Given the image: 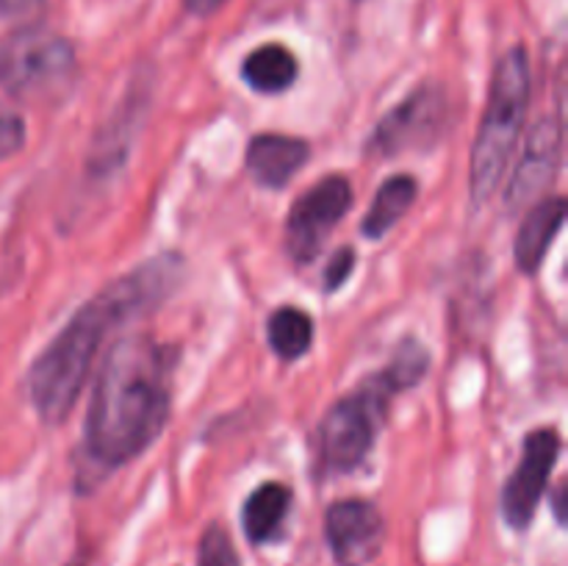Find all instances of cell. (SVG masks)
I'll return each instance as SVG.
<instances>
[{
	"mask_svg": "<svg viewBox=\"0 0 568 566\" xmlns=\"http://www.w3.org/2000/svg\"><path fill=\"white\" fill-rule=\"evenodd\" d=\"M527 103H530V59L527 50L516 44L497 61L486 114L471 148L469 192L475 205H483L497 192L525 128Z\"/></svg>",
	"mask_w": 568,
	"mask_h": 566,
	"instance_id": "3957f363",
	"label": "cell"
},
{
	"mask_svg": "<svg viewBox=\"0 0 568 566\" xmlns=\"http://www.w3.org/2000/svg\"><path fill=\"white\" fill-rule=\"evenodd\" d=\"M353 205V186L344 175L322 178L292 205L286 220V250L297 264H311L333 228Z\"/></svg>",
	"mask_w": 568,
	"mask_h": 566,
	"instance_id": "8992f818",
	"label": "cell"
},
{
	"mask_svg": "<svg viewBox=\"0 0 568 566\" xmlns=\"http://www.w3.org/2000/svg\"><path fill=\"white\" fill-rule=\"evenodd\" d=\"M308 155L311 148L305 139L283 137V133H258L247 148V166L261 186L281 189L297 175Z\"/></svg>",
	"mask_w": 568,
	"mask_h": 566,
	"instance_id": "8fae6325",
	"label": "cell"
},
{
	"mask_svg": "<svg viewBox=\"0 0 568 566\" xmlns=\"http://www.w3.org/2000/svg\"><path fill=\"white\" fill-rule=\"evenodd\" d=\"M181 272L183 264L178 255H161L122 275L78 309L64 331L33 361L28 375L31 403L48 425H59L70 416L103 338L116 325H125L128 320L161 303L181 281Z\"/></svg>",
	"mask_w": 568,
	"mask_h": 566,
	"instance_id": "6da1fadb",
	"label": "cell"
},
{
	"mask_svg": "<svg viewBox=\"0 0 568 566\" xmlns=\"http://www.w3.org/2000/svg\"><path fill=\"white\" fill-rule=\"evenodd\" d=\"M26 144V122L17 111L0 109V161L11 159Z\"/></svg>",
	"mask_w": 568,
	"mask_h": 566,
	"instance_id": "d6986e66",
	"label": "cell"
},
{
	"mask_svg": "<svg viewBox=\"0 0 568 566\" xmlns=\"http://www.w3.org/2000/svg\"><path fill=\"white\" fill-rule=\"evenodd\" d=\"M449 100L442 87H419L410 92L394 111L381 120L377 131L366 142V153L372 155H399L405 150L430 144L447 125Z\"/></svg>",
	"mask_w": 568,
	"mask_h": 566,
	"instance_id": "52a82bcc",
	"label": "cell"
},
{
	"mask_svg": "<svg viewBox=\"0 0 568 566\" xmlns=\"http://www.w3.org/2000/svg\"><path fill=\"white\" fill-rule=\"evenodd\" d=\"M355 270V250L338 247L325 266V292H338Z\"/></svg>",
	"mask_w": 568,
	"mask_h": 566,
	"instance_id": "ffe728a7",
	"label": "cell"
},
{
	"mask_svg": "<svg viewBox=\"0 0 568 566\" xmlns=\"http://www.w3.org/2000/svg\"><path fill=\"white\" fill-rule=\"evenodd\" d=\"M72 72L75 48L59 33L22 26L0 39V87L14 98H55Z\"/></svg>",
	"mask_w": 568,
	"mask_h": 566,
	"instance_id": "5b68a950",
	"label": "cell"
},
{
	"mask_svg": "<svg viewBox=\"0 0 568 566\" xmlns=\"http://www.w3.org/2000/svg\"><path fill=\"white\" fill-rule=\"evenodd\" d=\"M300 75V61L286 44H261L244 59L242 78L250 89L261 94H281L294 87Z\"/></svg>",
	"mask_w": 568,
	"mask_h": 566,
	"instance_id": "5bb4252c",
	"label": "cell"
},
{
	"mask_svg": "<svg viewBox=\"0 0 568 566\" xmlns=\"http://www.w3.org/2000/svg\"><path fill=\"white\" fill-rule=\"evenodd\" d=\"M560 137H564V131H560L558 120H541L532 128L525 142V155L516 164L508 192H505L508 211L525 209L552 183L560 161Z\"/></svg>",
	"mask_w": 568,
	"mask_h": 566,
	"instance_id": "30bf717a",
	"label": "cell"
},
{
	"mask_svg": "<svg viewBox=\"0 0 568 566\" xmlns=\"http://www.w3.org/2000/svg\"><path fill=\"white\" fill-rule=\"evenodd\" d=\"M397 388L386 375H375L358 392L331 405L320 427V464L325 475H344L364 464Z\"/></svg>",
	"mask_w": 568,
	"mask_h": 566,
	"instance_id": "277c9868",
	"label": "cell"
},
{
	"mask_svg": "<svg viewBox=\"0 0 568 566\" xmlns=\"http://www.w3.org/2000/svg\"><path fill=\"white\" fill-rule=\"evenodd\" d=\"M266 338H270V347L275 350L277 358L297 361L314 344V320L303 309L283 305L266 322Z\"/></svg>",
	"mask_w": 568,
	"mask_h": 566,
	"instance_id": "2e32d148",
	"label": "cell"
},
{
	"mask_svg": "<svg viewBox=\"0 0 568 566\" xmlns=\"http://www.w3.org/2000/svg\"><path fill=\"white\" fill-rule=\"evenodd\" d=\"M292 488L286 483L270 481L255 488L242 511L244 536L253 544H270L283 533L286 516L292 511Z\"/></svg>",
	"mask_w": 568,
	"mask_h": 566,
	"instance_id": "4fadbf2b",
	"label": "cell"
},
{
	"mask_svg": "<svg viewBox=\"0 0 568 566\" xmlns=\"http://www.w3.org/2000/svg\"><path fill=\"white\" fill-rule=\"evenodd\" d=\"M566 222V200L564 198H547L541 203L532 205L525 214V222L516 236V266L527 275H536L541 270L544 259H547L549 247H552L555 236L560 233Z\"/></svg>",
	"mask_w": 568,
	"mask_h": 566,
	"instance_id": "7c38bea8",
	"label": "cell"
},
{
	"mask_svg": "<svg viewBox=\"0 0 568 566\" xmlns=\"http://www.w3.org/2000/svg\"><path fill=\"white\" fill-rule=\"evenodd\" d=\"M416 200V181L410 175H394L377 189L369 211H366L361 231L366 239H383L414 205Z\"/></svg>",
	"mask_w": 568,
	"mask_h": 566,
	"instance_id": "9a60e30c",
	"label": "cell"
},
{
	"mask_svg": "<svg viewBox=\"0 0 568 566\" xmlns=\"http://www.w3.org/2000/svg\"><path fill=\"white\" fill-rule=\"evenodd\" d=\"M560 455V433L555 427H538L521 444V461L499 494V511L514 530L530 527L544 494L549 475Z\"/></svg>",
	"mask_w": 568,
	"mask_h": 566,
	"instance_id": "ba28073f",
	"label": "cell"
},
{
	"mask_svg": "<svg viewBox=\"0 0 568 566\" xmlns=\"http://www.w3.org/2000/svg\"><path fill=\"white\" fill-rule=\"evenodd\" d=\"M197 566H242L231 536L222 525H209V530L200 538Z\"/></svg>",
	"mask_w": 568,
	"mask_h": 566,
	"instance_id": "ac0fdd59",
	"label": "cell"
},
{
	"mask_svg": "<svg viewBox=\"0 0 568 566\" xmlns=\"http://www.w3.org/2000/svg\"><path fill=\"white\" fill-rule=\"evenodd\" d=\"M172 350L144 333L105 353L87 411V455L100 469L139 458L170 420Z\"/></svg>",
	"mask_w": 568,
	"mask_h": 566,
	"instance_id": "7a4b0ae2",
	"label": "cell"
},
{
	"mask_svg": "<svg viewBox=\"0 0 568 566\" xmlns=\"http://www.w3.org/2000/svg\"><path fill=\"white\" fill-rule=\"evenodd\" d=\"M183 3H186V9L192 11L194 17H209V14H214V11L220 9L225 0H183Z\"/></svg>",
	"mask_w": 568,
	"mask_h": 566,
	"instance_id": "7402d4cb",
	"label": "cell"
},
{
	"mask_svg": "<svg viewBox=\"0 0 568 566\" xmlns=\"http://www.w3.org/2000/svg\"><path fill=\"white\" fill-rule=\"evenodd\" d=\"M325 538L338 566H366L381 555L386 519L369 499H338L325 514Z\"/></svg>",
	"mask_w": 568,
	"mask_h": 566,
	"instance_id": "9c48e42d",
	"label": "cell"
},
{
	"mask_svg": "<svg viewBox=\"0 0 568 566\" xmlns=\"http://www.w3.org/2000/svg\"><path fill=\"white\" fill-rule=\"evenodd\" d=\"M427 366H430V353L416 338H405L397 347V353H394L392 364L383 370V375L392 381V386L397 392H403V388L416 386L425 377Z\"/></svg>",
	"mask_w": 568,
	"mask_h": 566,
	"instance_id": "e0dca14e",
	"label": "cell"
},
{
	"mask_svg": "<svg viewBox=\"0 0 568 566\" xmlns=\"http://www.w3.org/2000/svg\"><path fill=\"white\" fill-rule=\"evenodd\" d=\"M44 3L48 0H0V14L33 26V20L44 11Z\"/></svg>",
	"mask_w": 568,
	"mask_h": 566,
	"instance_id": "44dd1931",
	"label": "cell"
}]
</instances>
